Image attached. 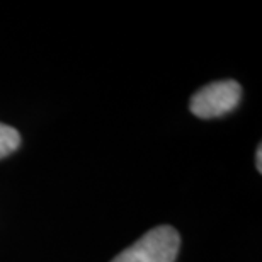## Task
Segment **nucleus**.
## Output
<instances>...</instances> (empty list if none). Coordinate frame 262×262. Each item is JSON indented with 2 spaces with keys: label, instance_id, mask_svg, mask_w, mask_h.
I'll list each match as a JSON object with an SVG mask.
<instances>
[{
  "label": "nucleus",
  "instance_id": "obj_1",
  "mask_svg": "<svg viewBox=\"0 0 262 262\" xmlns=\"http://www.w3.org/2000/svg\"><path fill=\"white\" fill-rule=\"evenodd\" d=\"M179 247V232L169 225H160L123 250L113 262H174Z\"/></svg>",
  "mask_w": 262,
  "mask_h": 262
},
{
  "label": "nucleus",
  "instance_id": "obj_2",
  "mask_svg": "<svg viewBox=\"0 0 262 262\" xmlns=\"http://www.w3.org/2000/svg\"><path fill=\"white\" fill-rule=\"evenodd\" d=\"M242 97V87L235 80L213 82L191 97V113L201 119L220 118L232 113Z\"/></svg>",
  "mask_w": 262,
  "mask_h": 262
},
{
  "label": "nucleus",
  "instance_id": "obj_3",
  "mask_svg": "<svg viewBox=\"0 0 262 262\" xmlns=\"http://www.w3.org/2000/svg\"><path fill=\"white\" fill-rule=\"evenodd\" d=\"M20 145V135L17 129L0 123V159L14 154Z\"/></svg>",
  "mask_w": 262,
  "mask_h": 262
},
{
  "label": "nucleus",
  "instance_id": "obj_4",
  "mask_svg": "<svg viewBox=\"0 0 262 262\" xmlns=\"http://www.w3.org/2000/svg\"><path fill=\"white\" fill-rule=\"evenodd\" d=\"M255 165H257V170L262 172V145L257 146V154H255Z\"/></svg>",
  "mask_w": 262,
  "mask_h": 262
}]
</instances>
